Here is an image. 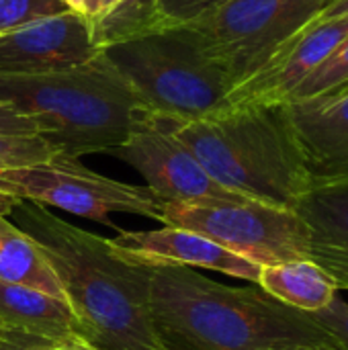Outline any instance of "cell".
Returning <instances> with one entry per match:
<instances>
[{
    "label": "cell",
    "mask_w": 348,
    "mask_h": 350,
    "mask_svg": "<svg viewBox=\"0 0 348 350\" xmlns=\"http://www.w3.org/2000/svg\"><path fill=\"white\" fill-rule=\"evenodd\" d=\"M150 312L164 350L343 349L310 314L256 287H230L195 269H150Z\"/></svg>",
    "instance_id": "6da1fadb"
},
{
    "label": "cell",
    "mask_w": 348,
    "mask_h": 350,
    "mask_svg": "<svg viewBox=\"0 0 348 350\" xmlns=\"http://www.w3.org/2000/svg\"><path fill=\"white\" fill-rule=\"evenodd\" d=\"M16 226L35 238L62 285L82 338L98 350H164L150 312V269L121 260L105 238L18 201Z\"/></svg>",
    "instance_id": "7a4b0ae2"
},
{
    "label": "cell",
    "mask_w": 348,
    "mask_h": 350,
    "mask_svg": "<svg viewBox=\"0 0 348 350\" xmlns=\"http://www.w3.org/2000/svg\"><path fill=\"white\" fill-rule=\"evenodd\" d=\"M224 189L293 209L312 191L281 107H232L197 121L154 117Z\"/></svg>",
    "instance_id": "3957f363"
},
{
    "label": "cell",
    "mask_w": 348,
    "mask_h": 350,
    "mask_svg": "<svg viewBox=\"0 0 348 350\" xmlns=\"http://www.w3.org/2000/svg\"><path fill=\"white\" fill-rule=\"evenodd\" d=\"M0 103L37 123L57 156L111 152L146 113L101 53L86 66L43 76H0Z\"/></svg>",
    "instance_id": "277c9868"
},
{
    "label": "cell",
    "mask_w": 348,
    "mask_h": 350,
    "mask_svg": "<svg viewBox=\"0 0 348 350\" xmlns=\"http://www.w3.org/2000/svg\"><path fill=\"white\" fill-rule=\"evenodd\" d=\"M152 117L197 121L228 109L230 76L180 27L101 51Z\"/></svg>",
    "instance_id": "5b68a950"
},
{
    "label": "cell",
    "mask_w": 348,
    "mask_h": 350,
    "mask_svg": "<svg viewBox=\"0 0 348 350\" xmlns=\"http://www.w3.org/2000/svg\"><path fill=\"white\" fill-rule=\"evenodd\" d=\"M18 201L57 207L107 226H111V213L164 221V203L148 187L101 176L78 164V158L66 156L0 170V215H8Z\"/></svg>",
    "instance_id": "8992f818"
},
{
    "label": "cell",
    "mask_w": 348,
    "mask_h": 350,
    "mask_svg": "<svg viewBox=\"0 0 348 350\" xmlns=\"http://www.w3.org/2000/svg\"><path fill=\"white\" fill-rule=\"evenodd\" d=\"M326 4V0H226L180 27L236 86L310 25Z\"/></svg>",
    "instance_id": "52a82bcc"
},
{
    "label": "cell",
    "mask_w": 348,
    "mask_h": 350,
    "mask_svg": "<svg viewBox=\"0 0 348 350\" xmlns=\"http://www.w3.org/2000/svg\"><path fill=\"white\" fill-rule=\"evenodd\" d=\"M162 224L197 232L258 267L310 258V228L299 213L260 201L164 203Z\"/></svg>",
    "instance_id": "ba28073f"
},
{
    "label": "cell",
    "mask_w": 348,
    "mask_h": 350,
    "mask_svg": "<svg viewBox=\"0 0 348 350\" xmlns=\"http://www.w3.org/2000/svg\"><path fill=\"white\" fill-rule=\"evenodd\" d=\"M109 154L133 166L162 203L197 205L244 199L215 183L191 150L148 113L135 121L125 142Z\"/></svg>",
    "instance_id": "9c48e42d"
},
{
    "label": "cell",
    "mask_w": 348,
    "mask_h": 350,
    "mask_svg": "<svg viewBox=\"0 0 348 350\" xmlns=\"http://www.w3.org/2000/svg\"><path fill=\"white\" fill-rule=\"evenodd\" d=\"M348 18L310 23L279 45L269 59L228 94L232 107H283L295 88L345 41Z\"/></svg>",
    "instance_id": "30bf717a"
},
{
    "label": "cell",
    "mask_w": 348,
    "mask_h": 350,
    "mask_svg": "<svg viewBox=\"0 0 348 350\" xmlns=\"http://www.w3.org/2000/svg\"><path fill=\"white\" fill-rule=\"evenodd\" d=\"M98 55L90 25L72 10L0 35V76L57 74Z\"/></svg>",
    "instance_id": "8fae6325"
},
{
    "label": "cell",
    "mask_w": 348,
    "mask_h": 350,
    "mask_svg": "<svg viewBox=\"0 0 348 350\" xmlns=\"http://www.w3.org/2000/svg\"><path fill=\"white\" fill-rule=\"evenodd\" d=\"M283 117L314 189L348 185V88L283 105Z\"/></svg>",
    "instance_id": "7c38bea8"
},
{
    "label": "cell",
    "mask_w": 348,
    "mask_h": 350,
    "mask_svg": "<svg viewBox=\"0 0 348 350\" xmlns=\"http://www.w3.org/2000/svg\"><path fill=\"white\" fill-rule=\"evenodd\" d=\"M107 244L121 260L148 269H209L250 283L258 281L263 269L197 232L174 226L121 232Z\"/></svg>",
    "instance_id": "4fadbf2b"
},
{
    "label": "cell",
    "mask_w": 348,
    "mask_h": 350,
    "mask_svg": "<svg viewBox=\"0 0 348 350\" xmlns=\"http://www.w3.org/2000/svg\"><path fill=\"white\" fill-rule=\"evenodd\" d=\"M310 228V260L348 291V185L314 189L295 207Z\"/></svg>",
    "instance_id": "5bb4252c"
},
{
    "label": "cell",
    "mask_w": 348,
    "mask_h": 350,
    "mask_svg": "<svg viewBox=\"0 0 348 350\" xmlns=\"http://www.w3.org/2000/svg\"><path fill=\"white\" fill-rule=\"evenodd\" d=\"M0 324L51 342L82 336V328L66 301L23 285L0 283Z\"/></svg>",
    "instance_id": "9a60e30c"
},
{
    "label": "cell",
    "mask_w": 348,
    "mask_h": 350,
    "mask_svg": "<svg viewBox=\"0 0 348 350\" xmlns=\"http://www.w3.org/2000/svg\"><path fill=\"white\" fill-rule=\"evenodd\" d=\"M256 285L283 306L306 314L328 308L338 291L332 277L310 258L263 267Z\"/></svg>",
    "instance_id": "2e32d148"
},
{
    "label": "cell",
    "mask_w": 348,
    "mask_h": 350,
    "mask_svg": "<svg viewBox=\"0 0 348 350\" xmlns=\"http://www.w3.org/2000/svg\"><path fill=\"white\" fill-rule=\"evenodd\" d=\"M0 283L31 287L66 301L43 246L6 215H0Z\"/></svg>",
    "instance_id": "e0dca14e"
},
{
    "label": "cell",
    "mask_w": 348,
    "mask_h": 350,
    "mask_svg": "<svg viewBox=\"0 0 348 350\" xmlns=\"http://www.w3.org/2000/svg\"><path fill=\"white\" fill-rule=\"evenodd\" d=\"M170 29L166 18L158 12L156 0H121L98 23L90 25L94 45L103 51L109 45L133 41Z\"/></svg>",
    "instance_id": "ac0fdd59"
},
{
    "label": "cell",
    "mask_w": 348,
    "mask_h": 350,
    "mask_svg": "<svg viewBox=\"0 0 348 350\" xmlns=\"http://www.w3.org/2000/svg\"><path fill=\"white\" fill-rule=\"evenodd\" d=\"M348 88V35L345 41L336 47V51L320 66L316 68L289 96V103L308 100V98H320L334 92H343Z\"/></svg>",
    "instance_id": "d6986e66"
},
{
    "label": "cell",
    "mask_w": 348,
    "mask_h": 350,
    "mask_svg": "<svg viewBox=\"0 0 348 350\" xmlns=\"http://www.w3.org/2000/svg\"><path fill=\"white\" fill-rule=\"evenodd\" d=\"M68 10L64 0H0V35Z\"/></svg>",
    "instance_id": "ffe728a7"
},
{
    "label": "cell",
    "mask_w": 348,
    "mask_h": 350,
    "mask_svg": "<svg viewBox=\"0 0 348 350\" xmlns=\"http://www.w3.org/2000/svg\"><path fill=\"white\" fill-rule=\"evenodd\" d=\"M57 156L41 135H6L0 133V170L39 164Z\"/></svg>",
    "instance_id": "44dd1931"
},
{
    "label": "cell",
    "mask_w": 348,
    "mask_h": 350,
    "mask_svg": "<svg viewBox=\"0 0 348 350\" xmlns=\"http://www.w3.org/2000/svg\"><path fill=\"white\" fill-rule=\"evenodd\" d=\"M226 0H156L158 12L166 18L170 27L191 23L201 14L217 8Z\"/></svg>",
    "instance_id": "7402d4cb"
},
{
    "label": "cell",
    "mask_w": 348,
    "mask_h": 350,
    "mask_svg": "<svg viewBox=\"0 0 348 350\" xmlns=\"http://www.w3.org/2000/svg\"><path fill=\"white\" fill-rule=\"evenodd\" d=\"M314 322L324 326L343 347L348 349V304L343 299H334L328 308L310 314Z\"/></svg>",
    "instance_id": "603a6c76"
},
{
    "label": "cell",
    "mask_w": 348,
    "mask_h": 350,
    "mask_svg": "<svg viewBox=\"0 0 348 350\" xmlns=\"http://www.w3.org/2000/svg\"><path fill=\"white\" fill-rule=\"evenodd\" d=\"M0 133L6 135H39L37 123L16 111L14 107L0 103Z\"/></svg>",
    "instance_id": "cb8c5ba5"
},
{
    "label": "cell",
    "mask_w": 348,
    "mask_h": 350,
    "mask_svg": "<svg viewBox=\"0 0 348 350\" xmlns=\"http://www.w3.org/2000/svg\"><path fill=\"white\" fill-rule=\"evenodd\" d=\"M68 8L80 14L88 25L98 23L105 14H109L121 0H64Z\"/></svg>",
    "instance_id": "d4e9b609"
},
{
    "label": "cell",
    "mask_w": 348,
    "mask_h": 350,
    "mask_svg": "<svg viewBox=\"0 0 348 350\" xmlns=\"http://www.w3.org/2000/svg\"><path fill=\"white\" fill-rule=\"evenodd\" d=\"M55 342L14 332L8 340H0V350H51Z\"/></svg>",
    "instance_id": "484cf974"
},
{
    "label": "cell",
    "mask_w": 348,
    "mask_h": 350,
    "mask_svg": "<svg viewBox=\"0 0 348 350\" xmlns=\"http://www.w3.org/2000/svg\"><path fill=\"white\" fill-rule=\"evenodd\" d=\"M338 18H348V0H332L318 12V16L312 23H326Z\"/></svg>",
    "instance_id": "4316f807"
},
{
    "label": "cell",
    "mask_w": 348,
    "mask_h": 350,
    "mask_svg": "<svg viewBox=\"0 0 348 350\" xmlns=\"http://www.w3.org/2000/svg\"><path fill=\"white\" fill-rule=\"evenodd\" d=\"M51 350H98L96 347H92L88 340H84L82 336H70V338H64L59 342L53 345Z\"/></svg>",
    "instance_id": "83f0119b"
},
{
    "label": "cell",
    "mask_w": 348,
    "mask_h": 350,
    "mask_svg": "<svg viewBox=\"0 0 348 350\" xmlns=\"http://www.w3.org/2000/svg\"><path fill=\"white\" fill-rule=\"evenodd\" d=\"M12 334H14V330H8V328H4V326L0 324V340H8Z\"/></svg>",
    "instance_id": "f1b7e54d"
},
{
    "label": "cell",
    "mask_w": 348,
    "mask_h": 350,
    "mask_svg": "<svg viewBox=\"0 0 348 350\" xmlns=\"http://www.w3.org/2000/svg\"><path fill=\"white\" fill-rule=\"evenodd\" d=\"M283 350H348L347 347L343 349H324V347H312V349H283Z\"/></svg>",
    "instance_id": "f546056e"
},
{
    "label": "cell",
    "mask_w": 348,
    "mask_h": 350,
    "mask_svg": "<svg viewBox=\"0 0 348 350\" xmlns=\"http://www.w3.org/2000/svg\"><path fill=\"white\" fill-rule=\"evenodd\" d=\"M326 2H328V4H330V2H332V0H326Z\"/></svg>",
    "instance_id": "4dcf8cb0"
}]
</instances>
